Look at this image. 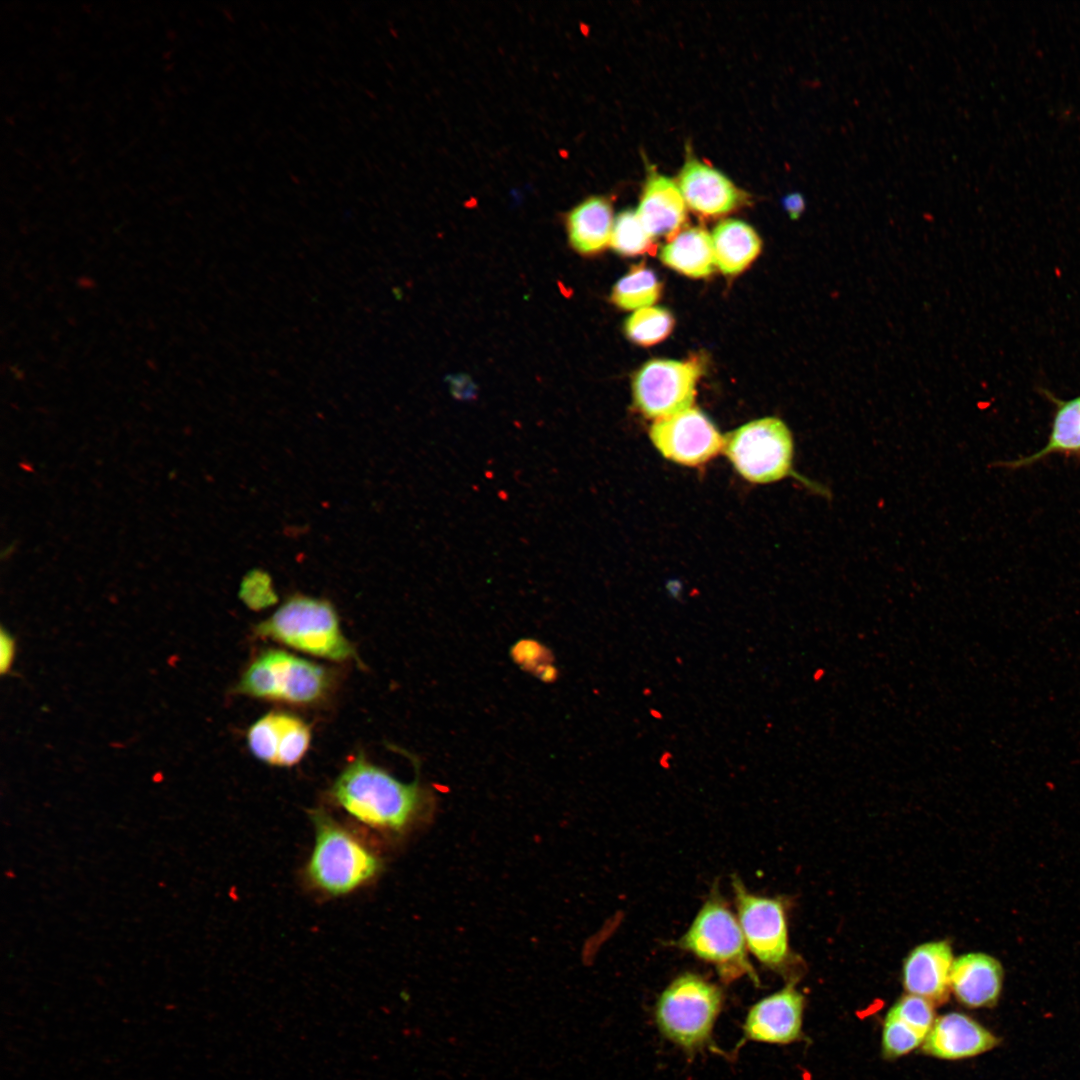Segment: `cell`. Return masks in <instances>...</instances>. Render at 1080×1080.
Wrapping results in <instances>:
<instances>
[{
    "instance_id": "cell-1",
    "label": "cell",
    "mask_w": 1080,
    "mask_h": 1080,
    "mask_svg": "<svg viewBox=\"0 0 1080 1080\" xmlns=\"http://www.w3.org/2000/svg\"><path fill=\"white\" fill-rule=\"evenodd\" d=\"M331 795L360 823L396 834L414 824L429 801L419 782L404 783L360 754L338 775Z\"/></svg>"
},
{
    "instance_id": "cell-2",
    "label": "cell",
    "mask_w": 1080,
    "mask_h": 1080,
    "mask_svg": "<svg viewBox=\"0 0 1080 1080\" xmlns=\"http://www.w3.org/2000/svg\"><path fill=\"white\" fill-rule=\"evenodd\" d=\"M315 841L305 878L328 896L347 895L374 880L383 863L357 834L322 810L312 814Z\"/></svg>"
},
{
    "instance_id": "cell-3",
    "label": "cell",
    "mask_w": 1080,
    "mask_h": 1080,
    "mask_svg": "<svg viewBox=\"0 0 1080 1080\" xmlns=\"http://www.w3.org/2000/svg\"><path fill=\"white\" fill-rule=\"evenodd\" d=\"M257 636L332 661L357 659L344 636L332 604L323 599L293 595L270 617L258 623Z\"/></svg>"
},
{
    "instance_id": "cell-4",
    "label": "cell",
    "mask_w": 1080,
    "mask_h": 1080,
    "mask_svg": "<svg viewBox=\"0 0 1080 1080\" xmlns=\"http://www.w3.org/2000/svg\"><path fill=\"white\" fill-rule=\"evenodd\" d=\"M723 1004L722 990L704 977L686 972L660 994L655 1022L661 1034L688 1053L711 1042Z\"/></svg>"
},
{
    "instance_id": "cell-5",
    "label": "cell",
    "mask_w": 1080,
    "mask_h": 1080,
    "mask_svg": "<svg viewBox=\"0 0 1080 1080\" xmlns=\"http://www.w3.org/2000/svg\"><path fill=\"white\" fill-rule=\"evenodd\" d=\"M334 675L326 667L289 652L269 649L246 668L238 694L293 705H312L328 696Z\"/></svg>"
},
{
    "instance_id": "cell-6",
    "label": "cell",
    "mask_w": 1080,
    "mask_h": 1080,
    "mask_svg": "<svg viewBox=\"0 0 1080 1080\" xmlns=\"http://www.w3.org/2000/svg\"><path fill=\"white\" fill-rule=\"evenodd\" d=\"M723 449L737 472L752 483H772L793 475L816 494L831 495L826 487L794 473L792 434L779 418L742 425L725 436Z\"/></svg>"
},
{
    "instance_id": "cell-7",
    "label": "cell",
    "mask_w": 1080,
    "mask_h": 1080,
    "mask_svg": "<svg viewBox=\"0 0 1080 1080\" xmlns=\"http://www.w3.org/2000/svg\"><path fill=\"white\" fill-rule=\"evenodd\" d=\"M677 946L712 964L725 982L747 976L759 984L738 918L719 896L706 900Z\"/></svg>"
},
{
    "instance_id": "cell-8",
    "label": "cell",
    "mask_w": 1080,
    "mask_h": 1080,
    "mask_svg": "<svg viewBox=\"0 0 1080 1080\" xmlns=\"http://www.w3.org/2000/svg\"><path fill=\"white\" fill-rule=\"evenodd\" d=\"M702 374L697 360H651L635 374V406L648 418L662 419L691 408Z\"/></svg>"
},
{
    "instance_id": "cell-9",
    "label": "cell",
    "mask_w": 1080,
    "mask_h": 1080,
    "mask_svg": "<svg viewBox=\"0 0 1080 1080\" xmlns=\"http://www.w3.org/2000/svg\"><path fill=\"white\" fill-rule=\"evenodd\" d=\"M732 887L747 949L768 968H782L789 955L782 902L750 893L738 878L733 879Z\"/></svg>"
},
{
    "instance_id": "cell-10",
    "label": "cell",
    "mask_w": 1080,
    "mask_h": 1080,
    "mask_svg": "<svg viewBox=\"0 0 1080 1080\" xmlns=\"http://www.w3.org/2000/svg\"><path fill=\"white\" fill-rule=\"evenodd\" d=\"M649 437L664 458L690 467L707 463L724 448V438L715 425L692 407L656 420Z\"/></svg>"
},
{
    "instance_id": "cell-11",
    "label": "cell",
    "mask_w": 1080,
    "mask_h": 1080,
    "mask_svg": "<svg viewBox=\"0 0 1080 1080\" xmlns=\"http://www.w3.org/2000/svg\"><path fill=\"white\" fill-rule=\"evenodd\" d=\"M804 997L789 983L748 1010L743 1023V1038L767 1044H789L801 1036Z\"/></svg>"
},
{
    "instance_id": "cell-12",
    "label": "cell",
    "mask_w": 1080,
    "mask_h": 1080,
    "mask_svg": "<svg viewBox=\"0 0 1080 1080\" xmlns=\"http://www.w3.org/2000/svg\"><path fill=\"white\" fill-rule=\"evenodd\" d=\"M311 742V730L302 719L284 712H270L248 730L250 752L270 765L288 767L297 764Z\"/></svg>"
},
{
    "instance_id": "cell-13",
    "label": "cell",
    "mask_w": 1080,
    "mask_h": 1080,
    "mask_svg": "<svg viewBox=\"0 0 1080 1080\" xmlns=\"http://www.w3.org/2000/svg\"><path fill=\"white\" fill-rule=\"evenodd\" d=\"M999 1042L998 1037L973 1018L952 1012L935 1019L922 1050L930 1056L957 1060L985 1053Z\"/></svg>"
},
{
    "instance_id": "cell-14",
    "label": "cell",
    "mask_w": 1080,
    "mask_h": 1080,
    "mask_svg": "<svg viewBox=\"0 0 1080 1080\" xmlns=\"http://www.w3.org/2000/svg\"><path fill=\"white\" fill-rule=\"evenodd\" d=\"M677 184L686 204L703 216L729 213L743 201V193L731 180L697 158L685 161Z\"/></svg>"
},
{
    "instance_id": "cell-15",
    "label": "cell",
    "mask_w": 1080,
    "mask_h": 1080,
    "mask_svg": "<svg viewBox=\"0 0 1080 1080\" xmlns=\"http://www.w3.org/2000/svg\"><path fill=\"white\" fill-rule=\"evenodd\" d=\"M953 955L945 941L928 942L914 948L903 966V984L909 994L933 1005L946 1002L951 990Z\"/></svg>"
},
{
    "instance_id": "cell-16",
    "label": "cell",
    "mask_w": 1080,
    "mask_h": 1080,
    "mask_svg": "<svg viewBox=\"0 0 1080 1080\" xmlns=\"http://www.w3.org/2000/svg\"><path fill=\"white\" fill-rule=\"evenodd\" d=\"M1004 971L1001 963L985 953H968L954 960L951 990L969 1008H990L999 1000Z\"/></svg>"
},
{
    "instance_id": "cell-17",
    "label": "cell",
    "mask_w": 1080,
    "mask_h": 1080,
    "mask_svg": "<svg viewBox=\"0 0 1080 1080\" xmlns=\"http://www.w3.org/2000/svg\"><path fill=\"white\" fill-rule=\"evenodd\" d=\"M636 213L653 237L672 239L686 221V202L678 184L652 171L647 177Z\"/></svg>"
},
{
    "instance_id": "cell-18",
    "label": "cell",
    "mask_w": 1080,
    "mask_h": 1080,
    "mask_svg": "<svg viewBox=\"0 0 1080 1080\" xmlns=\"http://www.w3.org/2000/svg\"><path fill=\"white\" fill-rule=\"evenodd\" d=\"M564 224L570 246L582 255H595L610 244L613 208L604 196H590L569 210Z\"/></svg>"
},
{
    "instance_id": "cell-19",
    "label": "cell",
    "mask_w": 1080,
    "mask_h": 1080,
    "mask_svg": "<svg viewBox=\"0 0 1080 1080\" xmlns=\"http://www.w3.org/2000/svg\"><path fill=\"white\" fill-rule=\"evenodd\" d=\"M664 264L692 278H704L715 269L711 235L703 228L690 227L676 234L662 248Z\"/></svg>"
},
{
    "instance_id": "cell-20",
    "label": "cell",
    "mask_w": 1080,
    "mask_h": 1080,
    "mask_svg": "<svg viewBox=\"0 0 1080 1080\" xmlns=\"http://www.w3.org/2000/svg\"><path fill=\"white\" fill-rule=\"evenodd\" d=\"M716 267L726 275L745 270L761 251V240L748 224L726 219L711 235Z\"/></svg>"
},
{
    "instance_id": "cell-21",
    "label": "cell",
    "mask_w": 1080,
    "mask_h": 1080,
    "mask_svg": "<svg viewBox=\"0 0 1080 1080\" xmlns=\"http://www.w3.org/2000/svg\"><path fill=\"white\" fill-rule=\"evenodd\" d=\"M1053 453H1080V395L1067 401H1057V410L1046 445L1029 456L1002 463L1001 466L1025 467Z\"/></svg>"
},
{
    "instance_id": "cell-22",
    "label": "cell",
    "mask_w": 1080,
    "mask_h": 1080,
    "mask_svg": "<svg viewBox=\"0 0 1080 1080\" xmlns=\"http://www.w3.org/2000/svg\"><path fill=\"white\" fill-rule=\"evenodd\" d=\"M661 283L655 273L644 264L631 269L614 285L610 299L617 307L638 310L650 307L660 297Z\"/></svg>"
},
{
    "instance_id": "cell-23",
    "label": "cell",
    "mask_w": 1080,
    "mask_h": 1080,
    "mask_svg": "<svg viewBox=\"0 0 1080 1080\" xmlns=\"http://www.w3.org/2000/svg\"><path fill=\"white\" fill-rule=\"evenodd\" d=\"M674 318L661 307H645L634 311L625 321L624 332L634 343L651 346L663 341L672 331Z\"/></svg>"
},
{
    "instance_id": "cell-24",
    "label": "cell",
    "mask_w": 1080,
    "mask_h": 1080,
    "mask_svg": "<svg viewBox=\"0 0 1080 1080\" xmlns=\"http://www.w3.org/2000/svg\"><path fill=\"white\" fill-rule=\"evenodd\" d=\"M653 240L636 211H622L614 219L610 246L618 254L636 256L651 252L656 247Z\"/></svg>"
},
{
    "instance_id": "cell-25",
    "label": "cell",
    "mask_w": 1080,
    "mask_h": 1080,
    "mask_svg": "<svg viewBox=\"0 0 1080 1080\" xmlns=\"http://www.w3.org/2000/svg\"><path fill=\"white\" fill-rule=\"evenodd\" d=\"M926 1036L908 1023L888 1012L882 1033V1051L887 1058L909 1053L923 1043Z\"/></svg>"
},
{
    "instance_id": "cell-26",
    "label": "cell",
    "mask_w": 1080,
    "mask_h": 1080,
    "mask_svg": "<svg viewBox=\"0 0 1080 1080\" xmlns=\"http://www.w3.org/2000/svg\"><path fill=\"white\" fill-rule=\"evenodd\" d=\"M889 1012L908 1023L924 1036H927L936 1019L934 1005L928 1000L913 994L902 996L891 1007Z\"/></svg>"
},
{
    "instance_id": "cell-27",
    "label": "cell",
    "mask_w": 1080,
    "mask_h": 1080,
    "mask_svg": "<svg viewBox=\"0 0 1080 1080\" xmlns=\"http://www.w3.org/2000/svg\"><path fill=\"white\" fill-rule=\"evenodd\" d=\"M0 670L1 674L7 673L13 663L15 655V641L11 634L4 629L0 634Z\"/></svg>"
},
{
    "instance_id": "cell-28",
    "label": "cell",
    "mask_w": 1080,
    "mask_h": 1080,
    "mask_svg": "<svg viewBox=\"0 0 1080 1080\" xmlns=\"http://www.w3.org/2000/svg\"><path fill=\"white\" fill-rule=\"evenodd\" d=\"M783 206L791 219H798L805 209L804 197L798 193H790L783 199Z\"/></svg>"
}]
</instances>
